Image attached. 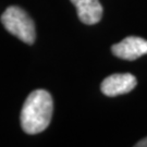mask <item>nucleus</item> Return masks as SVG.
Wrapping results in <instances>:
<instances>
[{"label": "nucleus", "mask_w": 147, "mask_h": 147, "mask_svg": "<svg viewBox=\"0 0 147 147\" xmlns=\"http://www.w3.org/2000/svg\"><path fill=\"white\" fill-rule=\"evenodd\" d=\"M53 111L51 95L45 89H36L26 98L21 110V126L27 134H38L47 129Z\"/></svg>", "instance_id": "f257e3e1"}, {"label": "nucleus", "mask_w": 147, "mask_h": 147, "mask_svg": "<svg viewBox=\"0 0 147 147\" xmlns=\"http://www.w3.org/2000/svg\"><path fill=\"white\" fill-rule=\"evenodd\" d=\"M78 11L80 21L87 25L96 24L102 18V5L99 0H71Z\"/></svg>", "instance_id": "39448f33"}, {"label": "nucleus", "mask_w": 147, "mask_h": 147, "mask_svg": "<svg viewBox=\"0 0 147 147\" xmlns=\"http://www.w3.org/2000/svg\"><path fill=\"white\" fill-rule=\"evenodd\" d=\"M111 51L118 58L133 61L147 55V40L142 37H125L122 42L112 45Z\"/></svg>", "instance_id": "20e7f679"}, {"label": "nucleus", "mask_w": 147, "mask_h": 147, "mask_svg": "<svg viewBox=\"0 0 147 147\" xmlns=\"http://www.w3.org/2000/svg\"><path fill=\"white\" fill-rule=\"evenodd\" d=\"M1 23L7 31L27 45L35 42L36 32L34 22L21 8L11 5L1 16Z\"/></svg>", "instance_id": "f03ea898"}, {"label": "nucleus", "mask_w": 147, "mask_h": 147, "mask_svg": "<svg viewBox=\"0 0 147 147\" xmlns=\"http://www.w3.org/2000/svg\"><path fill=\"white\" fill-rule=\"evenodd\" d=\"M135 146L136 147H147V137L141 140L140 142H137L136 144H135Z\"/></svg>", "instance_id": "423d86ee"}, {"label": "nucleus", "mask_w": 147, "mask_h": 147, "mask_svg": "<svg viewBox=\"0 0 147 147\" xmlns=\"http://www.w3.org/2000/svg\"><path fill=\"white\" fill-rule=\"evenodd\" d=\"M137 84V80L131 73H117L106 78L100 85L102 94L108 97H116L127 94Z\"/></svg>", "instance_id": "7ed1b4c3"}]
</instances>
